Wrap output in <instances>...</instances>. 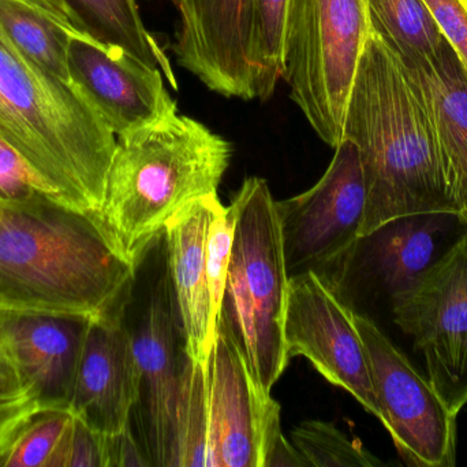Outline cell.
I'll use <instances>...</instances> for the list:
<instances>
[{
	"label": "cell",
	"mask_w": 467,
	"mask_h": 467,
	"mask_svg": "<svg viewBox=\"0 0 467 467\" xmlns=\"http://www.w3.org/2000/svg\"><path fill=\"white\" fill-rule=\"evenodd\" d=\"M288 0H253V59L255 99L274 95L285 70V19Z\"/></svg>",
	"instance_id": "cb8c5ba5"
},
{
	"label": "cell",
	"mask_w": 467,
	"mask_h": 467,
	"mask_svg": "<svg viewBox=\"0 0 467 467\" xmlns=\"http://www.w3.org/2000/svg\"><path fill=\"white\" fill-rule=\"evenodd\" d=\"M136 271L99 217L52 196L0 200V310L100 317L126 306Z\"/></svg>",
	"instance_id": "7a4b0ae2"
},
{
	"label": "cell",
	"mask_w": 467,
	"mask_h": 467,
	"mask_svg": "<svg viewBox=\"0 0 467 467\" xmlns=\"http://www.w3.org/2000/svg\"><path fill=\"white\" fill-rule=\"evenodd\" d=\"M367 351L381 424L400 458L414 467H452L457 461V419L379 326L354 313Z\"/></svg>",
	"instance_id": "ba28073f"
},
{
	"label": "cell",
	"mask_w": 467,
	"mask_h": 467,
	"mask_svg": "<svg viewBox=\"0 0 467 467\" xmlns=\"http://www.w3.org/2000/svg\"><path fill=\"white\" fill-rule=\"evenodd\" d=\"M76 32L161 69L177 90L169 58L142 21L137 0H57Z\"/></svg>",
	"instance_id": "ffe728a7"
},
{
	"label": "cell",
	"mask_w": 467,
	"mask_h": 467,
	"mask_svg": "<svg viewBox=\"0 0 467 467\" xmlns=\"http://www.w3.org/2000/svg\"><path fill=\"white\" fill-rule=\"evenodd\" d=\"M291 441L309 467H375L383 462L335 425L306 421L291 432Z\"/></svg>",
	"instance_id": "484cf974"
},
{
	"label": "cell",
	"mask_w": 467,
	"mask_h": 467,
	"mask_svg": "<svg viewBox=\"0 0 467 467\" xmlns=\"http://www.w3.org/2000/svg\"><path fill=\"white\" fill-rule=\"evenodd\" d=\"M463 218L458 214L406 216L381 225L359 240L364 263L376 284L397 299L420 281L425 271L451 247L452 229Z\"/></svg>",
	"instance_id": "d6986e66"
},
{
	"label": "cell",
	"mask_w": 467,
	"mask_h": 467,
	"mask_svg": "<svg viewBox=\"0 0 467 467\" xmlns=\"http://www.w3.org/2000/svg\"><path fill=\"white\" fill-rule=\"evenodd\" d=\"M208 467H264L282 432L280 406L264 392L223 320L205 366Z\"/></svg>",
	"instance_id": "8fae6325"
},
{
	"label": "cell",
	"mask_w": 467,
	"mask_h": 467,
	"mask_svg": "<svg viewBox=\"0 0 467 467\" xmlns=\"http://www.w3.org/2000/svg\"><path fill=\"white\" fill-rule=\"evenodd\" d=\"M222 203L205 197L170 222L164 230L169 279L183 334V353L207 366L219 323L213 315L205 268L208 232Z\"/></svg>",
	"instance_id": "e0dca14e"
},
{
	"label": "cell",
	"mask_w": 467,
	"mask_h": 467,
	"mask_svg": "<svg viewBox=\"0 0 467 467\" xmlns=\"http://www.w3.org/2000/svg\"><path fill=\"white\" fill-rule=\"evenodd\" d=\"M41 411L37 400L18 372L7 345L0 337V455L16 433Z\"/></svg>",
	"instance_id": "4316f807"
},
{
	"label": "cell",
	"mask_w": 467,
	"mask_h": 467,
	"mask_svg": "<svg viewBox=\"0 0 467 467\" xmlns=\"http://www.w3.org/2000/svg\"><path fill=\"white\" fill-rule=\"evenodd\" d=\"M41 196L57 197L65 202L32 165L0 137V200H29Z\"/></svg>",
	"instance_id": "f1b7e54d"
},
{
	"label": "cell",
	"mask_w": 467,
	"mask_h": 467,
	"mask_svg": "<svg viewBox=\"0 0 467 467\" xmlns=\"http://www.w3.org/2000/svg\"><path fill=\"white\" fill-rule=\"evenodd\" d=\"M467 70V0H424Z\"/></svg>",
	"instance_id": "4dcf8cb0"
},
{
	"label": "cell",
	"mask_w": 467,
	"mask_h": 467,
	"mask_svg": "<svg viewBox=\"0 0 467 467\" xmlns=\"http://www.w3.org/2000/svg\"><path fill=\"white\" fill-rule=\"evenodd\" d=\"M369 35L368 0H288L283 80L313 131L334 148Z\"/></svg>",
	"instance_id": "8992f818"
},
{
	"label": "cell",
	"mask_w": 467,
	"mask_h": 467,
	"mask_svg": "<svg viewBox=\"0 0 467 467\" xmlns=\"http://www.w3.org/2000/svg\"><path fill=\"white\" fill-rule=\"evenodd\" d=\"M370 30L400 59L435 54L444 36L424 0H368Z\"/></svg>",
	"instance_id": "7402d4cb"
},
{
	"label": "cell",
	"mask_w": 467,
	"mask_h": 467,
	"mask_svg": "<svg viewBox=\"0 0 467 467\" xmlns=\"http://www.w3.org/2000/svg\"><path fill=\"white\" fill-rule=\"evenodd\" d=\"M169 274L156 285L137 328L130 331L139 367L144 447L152 466L169 467L174 440L182 362L177 347V318Z\"/></svg>",
	"instance_id": "5bb4252c"
},
{
	"label": "cell",
	"mask_w": 467,
	"mask_h": 467,
	"mask_svg": "<svg viewBox=\"0 0 467 467\" xmlns=\"http://www.w3.org/2000/svg\"><path fill=\"white\" fill-rule=\"evenodd\" d=\"M169 467H208L205 366L185 356Z\"/></svg>",
	"instance_id": "603a6c76"
},
{
	"label": "cell",
	"mask_w": 467,
	"mask_h": 467,
	"mask_svg": "<svg viewBox=\"0 0 467 467\" xmlns=\"http://www.w3.org/2000/svg\"><path fill=\"white\" fill-rule=\"evenodd\" d=\"M0 137L67 205L99 217L117 136L73 82L36 65L2 25Z\"/></svg>",
	"instance_id": "277c9868"
},
{
	"label": "cell",
	"mask_w": 467,
	"mask_h": 467,
	"mask_svg": "<svg viewBox=\"0 0 467 467\" xmlns=\"http://www.w3.org/2000/svg\"><path fill=\"white\" fill-rule=\"evenodd\" d=\"M235 228L222 320L257 386L271 394L290 358L285 318L290 274L276 202L264 178L244 181L232 202Z\"/></svg>",
	"instance_id": "5b68a950"
},
{
	"label": "cell",
	"mask_w": 467,
	"mask_h": 467,
	"mask_svg": "<svg viewBox=\"0 0 467 467\" xmlns=\"http://www.w3.org/2000/svg\"><path fill=\"white\" fill-rule=\"evenodd\" d=\"M264 467H309L304 455L280 432L266 451Z\"/></svg>",
	"instance_id": "d6a6232c"
},
{
	"label": "cell",
	"mask_w": 467,
	"mask_h": 467,
	"mask_svg": "<svg viewBox=\"0 0 467 467\" xmlns=\"http://www.w3.org/2000/svg\"><path fill=\"white\" fill-rule=\"evenodd\" d=\"M106 467H148L152 466L144 449L139 446L131 425L117 435L104 436Z\"/></svg>",
	"instance_id": "1f68e13d"
},
{
	"label": "cell",
	"mask_w": 467,
	"mask_h": 467,
	"mask_svg": "<svg viewBox=\"0 0 467 467\" xmlns=\"http://www.w3.org/2000/svg\"><path fill=\"white\" fill-rule=\"evenodd\" d=\"M232 143L188 115L117 137L99 218L120 254L139 268L172 219L218 195Z\"/></svg>",
	"instance_id": "3957f363"
},
{
	"label": "cell",
	"mask_w": 467,
	"mask_h": 467,
	"mask_svg": "<svg viewBox=\"0 0 467 467\" xmlns=\"http://www.w3.org/2000/svg\"><path fill=\"white\" fill-rule=\"evenodd\" d=\"M178 63L208 90L226 98L255 99L253 0H174Z\"/></svg>",
	"instance_id": "7c38bea8"
},
{
	"label": "cell",
	"mask_w": 467,
	"mask_h": 467,
	"mask_svg": "<svg viewBox=\"0 0 467 467\" xmlns=\"http://www.w3.org/2000/svg\"><path fill=\"white\" fill-rule=\"evenodd\" d=\"M59 467H106L104 436L74 417Z\"/></svg>",
	"instance_id": "f546056e"
},
{
	"label": "cell",
	"mask_w": 467,
	"mask_h": 467,
	"mask_svg": "<svg viewBox=\"0 0 467 467\" xmlns=\"http://www.w3.org/2000/svg\"><path fill=\"white\" fill-rule=\"evenodd\" d=\"M400 60L414 90L430 112L461 214L467 224L466 68L446 37L431 58Z\"/></svg>",
	"instance_id": "ac0fdd59"
},
{
	"label": "cell",
	"mask_w": 467,
	"mask_h": 467,
	"mask_svg": "<svg viewBox=\"0 0 467 467\" xmlns=\"http://www.w3.org/2000/svg\"><path fill=\"white\" fill-rule=\"evenodd\" d=\"M391 303L395 324L424 356L428 380L458 416L467 405V229Z\"/></svg>",
	"instance_id": "52a82bcc"
},
{
	"label": "cell",
	"mask_w": 467,
	"mask_h": 467,
	"mask_svg": "<svg viewBox=\"0 0 467 467\" xmlns=\"http://www.w3.org/2000/svg\"><path fill=\"white\" fill-rule=\"evenodd\" d=\"M235 228V211L233 206L219 208L208 232L205 247V268H207L208 287H210L211 303L213 315L221 324L222 306H223L224 290L229 274L230 257Z\"/></svg>",
	"instance_id": "83f0119b"
},
{
	"label": "cell",
	"mask_w": 467,
	"mask_h": 467,
	"mask_svg": "<svg viewBox=\"0 0 467 467\" xmlns=\"http://www.w3.org/2000/svg\"><path fill=\"white\" fill-rule=\"evenodd\" d=\"M92 317L0 310V337L41 410H68Z\"/></svg>",
	"instance_id": "2e32d148"
},
{
	"label": "cell",
	"mask_w": 467,
	"mask_h": 467,
	"mask_svg": "<svg viewBox=\"0 0 467 467\" xmlns=\"http://www.w3.org/2000/svg\"><path fill=\"white\" fill-rule=\"evenodd\" d=\"M288 274L315 271L350 257L361 240L367 189L358 150L343 137L320 180L276 202Z\"/></svg>",
	"instance_id": "9c48e42d"
},
{
	"label": "cell",
	"mask_w": 467,
	"mask_h": 467,
	"mask_svg": "<svg viewBox=\"0 0 467 467\" xmlns=\"http://www.w3.org/2000/svg\"><path fill=\"white\" fill-rule=\"evenodd\" d=\"M48 2L51 3V5H54L55 8H57V13L62 14V16H65L66 21H67L68 24H70V21H68L67 16H66L65 11H63V8L60 7L59 3H57V0H48Z\"/></svg>",
	"instance_id": "e575fe53"
},
{
	"label": "cell",
	"mask_w": 467,
	"mask_h": 467,
	"mask_svg": "<svg viewBox=\"0 0 467 467\" xmlns=\"http://www.w3.org/2000/svg\"><path fill=\"white\" fill-rule=\"evenodd\" d=\"M126 306L93 318L85 339L68 411L99 435H117L139 403V367Z\"/></svg>",
	"instance_id": "9a60e30c"
},
{
	"label": "cell",
	"mask_w": 467,
	"mask_h": 467,
	"mask_svg": "<svg viewBox=\"0 0 467 467\" xmlns=\"http://www.w3.org/2000/svg\"><path fill=\"white\" fill-rule=\"evenodd\" d=\"M0 25L36 65L63 81L71 82L67 52L74 30L43 8L24 0H0Z\"/></svg>",
	"instance_id": "44dd1931"
},
{
	"label": "cell",
	"mask_w": 467,
	"mask_h": 467,
	"mask_svg": "<svg viewBox=\"0 0 467 467\" xmlns=\"http://www.w3.org/2000/svg\"><path fill=\"white\" fill-rule=\"evenodd\" d=\"M73 422L66 409L38 411L0 455V467H59Z\"/></svg>",
	"instance_id": "d4e9b609"
},
{
	"label": "cell",
	"mask_w": 467,
	"mask_h": 467,
	"mask_svg": "<svg viewBox=\"0 0 467 467\" xmlns=\"http://www.w3.org/2000/svg\"><path fill=\"white\" fill-rule=\"evenodd\" d=\"M71 82L95 107L115 136L153 125L178 111L163 71L122 49L73 32L68 40Z\"/></svg>",
	"instance_id": "4fadbf2b"
},
{
	"label": "cell",
	"mask_w": 467,
	"mask_h": 467,
	"mask_svg": "<svg viewBox=\"0 0 467 467\" xmlns=\"http://www.w3.org/2000/svg\"><path fill=\"white\" fill-rule=\"evenodd\" d=\"M343 137L357 145L367 189L361 239L400 217H462L430 112L373 30L354 74Z\"/></svg>",
	"instance_id": "6da1fadb"
},
{
	"label": "cell",
	"mask_w": 467,
	"mask_h": 467,
	"mask_svg": "<svg viewBox=\"0 0 467 467\" xmlns=\"http://www.w3.org/2000/svg\"><path fill=\"white\" fill-rule=\"evenodd\" d=\"M24 2L30 3V5H37V7L43 8V10H46L47 13H49L52 16H55V18H57L60 24L65 25V27H67L68 29L74 30L73 27H71V25L66 21L65 16H63L62 14L57 13V8H55L54 5L48 2V0H24ZM74 32H76V30H74Z\"/></svg>",
	"instance_id": "836d02e7"
},
{
	"label": "cell",
	"mask_w": 467,
	"mask_h": 467,
	"mask_svg": "<svg viewBox=\"0 0 467 467\" xmlns=\"http://www.w3.org/2000/svg\"><path fill=\"white\" fill-rule=\"evenodd\" d=\"M285 345L288 358L305 356L328 383L353 395L368 413L381 419L354 312L318 271L290 277Z\"/></svg>",
	"instance_id": "30bf717a"
}]
</instances>
